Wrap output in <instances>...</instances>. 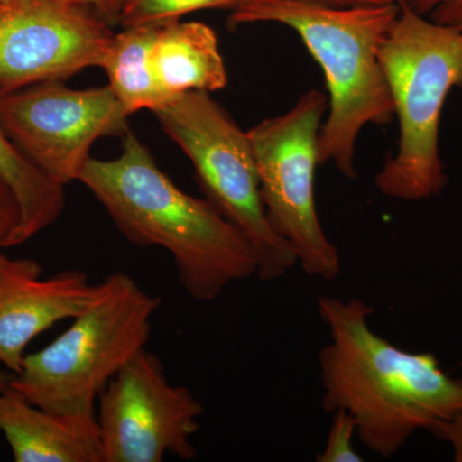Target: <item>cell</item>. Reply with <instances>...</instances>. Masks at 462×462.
Here are the masks:
<instances>
[{
  "label": "cell",
  "mask_w": 462,
  "mask_h": 462,
  "mask_svg": "<svg viewBox=\"0 0 462 462\" xmlns=\"http://www.w3.org/2000/svg\"><path fill=\"white\" fill-rule=\"evenodd\" d=\"M329 343L319 354L325 411L345 410L373 454H398L416 431L462 413V378L440 369L433 354H413L380 337L361 298H318Z\"/></svg>",
  "instance_id": "6da1fadb"
},
{
  "label": "cell",
  "mask_w": 462,
  "mask_h": 462,
  "mask_svg": "<svg viewBox=\"0 0 462 462\" xmlns=\"http://www.w3.org/2000/svg\"><path fill=\"white\" fill-rule=\"evenodd\" d=\"M115 160L90 158L79 181L93 193L125 238L169 252L191 300L211 302L236 282L257 276L247 238L207 199L179 189L127 130Z\"/></svg>",
  "instance_id": "7a4b0ae2"
},
{
  "label": "cell",
  "mask_w": 462,
  "mask_h": 462,
  "mask_svg": "<svg viewBox=\"0 0 462 462\" xmlns=\"http://www.w3.org/2000/svg\"><path fill=\"white\" fill-rule=\"evenodd\" d=\"M398 14V3L334 7L318 0H245L229 18L233 26L282 23L300 36L321 66L329 91V115L319 139L320 165L333 162L348 179L356 178L361 130L369 124L387 125L394 116L379 53Z\"/></svg>",
  "instance_id": "3957f363"
},
{
  "label": "cell",
  "mask_w": 462,
  "mask_h": 462,
  "mask_svg": "<svg viewBox=\"0 0 462 462\" xmlns=\"http://www.w3.org/2000/svg\"><path fill=\"white\" fill-rule=\"evenodd\" d=\"M379 58L400 139L396 154L376 175V188L406 202L430 199L447 184L438 141L447 97L454 88L462 89V30L439 25L400 5Z\"/></svg>",
  "instance_id": "277c9868"
},
{
  "label": "cell",
  "mask_w": 462,
  "mask_h": 462,
  "mask_svg": "<svg viewBox=\"0 0 462 462\" xmlns=\"http://www.w3.org/2000/svg\"><path fill=\"white\" fill-rule=\"evenodd\" d=\"M161 300L132 276L115 273L99 294L50 346L26 355L9 387L57 413H96L109 380L145 348Z\"/></svg>",
  "instance_id": "5b68a950"
},
{
  "label": "cell",
  "mask_w": 462,
  "mask_h": 462,
  "mask_svg": "<svg viewBox=\"0 0 462 462\" xmlns=\"http://www.w3.org/2000/svg\"><path fill=\"white\" fill-rule=\"evenodd\" d=\"M153 114L193 163L206 199L254 248L257 278L287 275L297 266L296 254L270 223L248 133L207 91L182 93Z\"/></svg>",
  "instance_id": "8992f818"
},
{
  "label": "cell",
  "mask_w": 462,
  "mask_h": 462,
  "mask_svg": "<svg viewBox=\"0 0 462 462\" xmlns=\"http://www.w3.org/2000/svg\"><path fill=\"white\" fill-rule=\"evenodd\" d=\"M327 109V96L307 91L291 111L266 118L248 136L270 223L307 275L330 282L340 273L339 252L322 229L315 202L319 139Z\"/></svg>",
  "instance_id": "52a82bcc"
},
{
  "label": "cell",
  "mask_w": 462,
  "mask_h": 462,
  "mask_svg": "<svg viewBox=\"0 0 462 462\" xmlns=\"http://www.w3.org/2000/svg\"><path fill=\"white\" fill-rule=\"evenodd\" d=\"M98 402L103 462L197 457L191 438L205 407L189 388L169 382L160 358L147 348L109 380Z\"/></svg>",
  "instance_id": "ba28073f"
},
{
  "label": "cell",
  "mask_w": 462,
  "mask_h": 462,
  "mask_svg": "<svg viewBox=\"0 0 462 462\" xmlns=\"http://www.w3.org/2000/svg\"><path fill=\"white\" fill-rule=\"evenodd\" d=\"M129 116L109 85L74 90L50 80L0 93V123L9 138L63 187L79 181L96 141L129 130Z\"/></svg>",
  "instance_id": "9c48e42d"
},
{
  "label": "cell",
  "mask_w": 462,
  "mask_h": 462,
  "mask_svg": "<svg viewBox=\"0 0 462 462\" xmlns=\"http://www.w3.org/2000/svg\"><path fill=\"white\" fill-rule=\"evenodd\" d=\"M114 32L60 0H0V93L102 67Z\"/></svg>",
  "instance_id": "30bf717a"
},
{
  "label": "cell",
  "mask_w": 462,
  "mask_h": 462,
  "mask_svg": "<svg viewBox=\"0 0 462 462\" xmlns=\"http://www.w3.org/2000/svg\"><path fill=\"white\" fill-rule=\"evenodd\" d=\"M98 294L99 282L90 284L80 270L42 279L38 261L0 254V366L20 372L25 348L35 337L80 315Z\"/></svg>",
  "instance_id": "8fae6325"
},
{
  "label": "cell",
  "mask_w": 462,
  "mask_h": 462,
  "mask_svg": "<svg viewBox=\"0 0 462 462\" xmlns=\"http://www.w3.org/2000/svg\"><path fill=\"white\" fill-rule=\"evenodd\" d=\"M0 431L16 462H103L96 413L48 411L11 387L0 392Z\"/></svg>",
  "instance_id": "7c38bea8"
},
{
  "label": "cell",
  "mask_w": 462,
  "mask_h": 462,
  "mask_svg": "<svg viewBox=\"0 0 462 462\" xmlns=\"http://www.w3.org/2000/svg\"><path fill=\"white\" fill-rule=\"evenodd\" d=\"M151 62L158 84L171 98L187 91H216L227 84V72L217 36L200 23L157 26Z\"/></svg>",
  "instance_id": "4fadbf2b"
},
{
  "label": "cell",
  "mask_w": 462,
  "mask_h": 462,
  "mask_svg": "<svg viewBox=\"0 0 462 462\" xmlns=\"http://www.w3.org/2000/svg\"><path fill=\"white\" fill-rule=\"evenodd\" d=\"M0 180L14 193L20 212L9 247L23 245L56 223L65 207V187L51 180L9 138L0 123Z\"/></svg>",
  "instance_id": "5bb4252c"
},
{
  "label": "cell",
  "mask_w": 462,
  "mask_h": 462,
  "mask_svg": "<svg viewBox=\"0 0 462 462\" xmlns=\"http://www.w3.org/2000/svg\"><path fill=\"white\" fill-rule=\"evenodd\" d=\"M157 26L125 27V32L112 38L102 63L109 88L129 115L141 109L154 112L172 99L158 84L152 67Z\"/></svg>",
  "instance_id": "9a60e30c"
},
{
  "label": "cell",
  "mask_w": 462,
  "mask_h": 462,
  "mask_svg": "<svg viewBox=\"0 0 462 462\" xmlns=\"http://www.w3.org/2000/svg\"><path fill=\"white\" fill-rule=\"evenodd\" d=\"M245 0H126L118 23L125 27L163 25L207 8H236Z\"/></svg>",
  "instance_id": "2e32d148"
},
{
  "label": "cell",
  "mask_w": 462,
  "mask_h": 462,
  "mask_svg": "<svg viewBox=\"0 0 462 462\" xmlns=\"http://www.w3.org/2000/svg\"><path fill=\"white\" fill-rule=\"evenodd\" d=\"M327 443L316 457L319 462H358L363 457L355 449L354 440L357 437L355 419L345 410L334 411Z\"/></svg>",
  "instance_id": "e0dca14e"
},
{
  "label": "cell",
  "mask_w": 462,
  "mask_h": 462,
  "mask_svg": "<svg viewBox=\"0 0 462 462\" xmlns=\"http://www.w3.org/2000/svg\"><path fill=\"white\" fill-rule=\"evenodd\" d=\"M398 3L439 25L462 30V0H398Z\"/></svg>",
  "instance_id": "ac0fdd59"
},
{
  "label": "cell",
  "mask_w": 462,
  "mask_h": 462,
  "mask_svg": "<svg viewBox=\"0 0 462 462\" xmlns=\"http://www.w3.org/2000/svg\"><path fill=\"white\" fill-rule=\"evenodd\" d=\"M20 212L11 189L0 180V249L9 248L12 236L16 230Z\"/></svg>",
  "instance_id": "d6986e66"
},
{
  "label": "cell",
  "mask_w": 462,
  "mask_h": 462,
  "mask_svg": "<svg viewBox=\"0 0 462 462\" xmlns=\"http://www.w3.org/2000/svg\"><path fill=\"white\" fill-rule=\"evenodd\" d=\"M430 433L448 443L454 451L455 461L462 462V413L449 420L438 422Z\"/></svg>",
  "instance_id": "ffe728a7"
},
{
  "label": "cell",
  "mask_w": 462,
  "mask_h": 462,
  "mask_svg": "<svg viewBox=\"0 0 462 462\" xmlns=\"http://www.w3.org/2000/svg\"><path fill=\"white\" fill-rule=\"evenodd\" d=\"M60 2L74 5V7L88 9L100 18L118 23L126 0H60Z\"/></svg>",
  "instance_id": "44dd1931"
},
{
  "label": "cell",
  "mask_w": 462,
  "mask_h": 462,
  "mask_svg": "<svg viewBox=\"0 0 462 462\" xmlns=\"http://www.w3.org/2000/svg\"><path fill=\"white\" fill-rule=\"evenodd\" d=\"M334 7H361V5H382L398 3V0H318Z\"/></svg>",
  "instance_id": "7402d4cb"
},
{
  "label": "cell",
  "mask_w": 462,
  "mask_h": 462,
  "mask_svg": "<svg viewBox=\"0 0 462 462\" xmlns=\"http://www.w3.org/2000/svg\"><path fill=\"white\" fill-rule=\"evenodd\" d=\"M12 376L14 374L9 372L7 369H0V392L5 391L11 384Z\"/></svg>",
  "instance_id": "603a6c76"
}]
</instances>
